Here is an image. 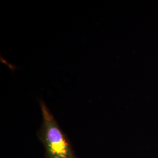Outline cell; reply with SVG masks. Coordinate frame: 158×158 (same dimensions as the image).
I'll return each mask as SVG.
<instances>
[{"instance_id": "cell-1", "label": "cell", "mask_w": 158, "mask_h": 158, "mask_svg": "<svg viewBox=\"0 0 158 158\" xmlns=\"http://www.w3.org/2000/svg\"><path fill=\"white\" fill-rule=\"evenodd\" d=\"M42 123L37 136L45 149V158H78L69 138L44 100L40 101Z\"/></svg>"}]
</instances>
